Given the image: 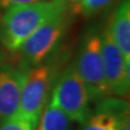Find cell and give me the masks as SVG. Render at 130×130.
Masks as SVG:
<instances>
[{"label": "cell", "instance_id": "cell-1", "mask_svg": "<svg viewBox=\"0 0 130 130\" xmlns=\"http://www.w3.org/2000/svg\"><path fill=\"white\" fill-rule=\"evenodd\" d=\"M70 7L56 0L13 6L0 19V46L9 52H18L23 42L39 26Z\"/></svg>", "mask_w": 130, "mask_h": 130}, {"label": "cell", "instance_id": "cell-2", "mask_svg": "<svg viewBox=\"0 0 130 130\" xmlns=\"http://www.w3.org/2000/svg\"><path fill=\"white\" fill-rule=\"evenodd\" d=\"M71 21L72 13L67 8L39 26L19 49V67L27 71L52 60L65 38Z\"/></svg>", "mask_w": 130, "mask_h": 130}, {"label": "cell", "instance_id": "cell-3", "mask_svg": "<svg viewBox=\"0 0 130 130\" xmlns=\"http://www.w3.org/2000/svg\"><path fill=\"white\" fill-rule=\"evenodd\" d=\"M74 65L78 75L86 85L91 101L99 102L112 95L104 76L101 27L99 25L92 24L84 30Z\"/></svg>", "mask_w": 130, "mask_h": 130}, {"label": "cell", "instance_id": "cell-4", "mask_svg": "<svg viewBox=\"0 0 130 130\" xmlns=\"http://www.w3.org/2000/svg\"><path fill=\"white\" fill-rule=\"evenodd\" d=\"M50 101L59 106L71 120L81 124L92 112L87 87L78 75L74 62L67 65L56 77Z\"/></svg>", "mask_w": 130, "mask_h": 130}, {"label": "cell", "instance_id": "cell-5", "mask_svg": "<svg viewBox=\"0 0 130 130\" xmlns=\"http://www.w3.org/2000/svg\"><path fill=\"white\" fill-rule=\"evenodd\" d=\"M56 63L50 60L26 71L20 111L36 124H39L40 115L48 103L56 78Z\"/></svg>", "mask_w": 130, "mask_h": 130}, {"label": "cell", "instance_id": "cell-6", "mask_svg": "<svg viewBox=\"0 0 130 130\" xmlns=\"http://www.w3.org/2000/svg\"><path fill=\"white\" fill-rule=\"evenodd\" d=\"M101 48L104 76L111 94L125 98L128 95L130 85V61H126L120 49L114 41L106 25L101 29Z\"/></svg>", "mask_w": 130, "mask_h": 130}, {"label": "cell", "instance_id": "cell-7", "mask_svg": "<svg viewBox=\"0 0 130 130\" xmlns=\"http://www.w3.org/2000/svg\"><path fill=\"white\" fill-rule=\"evenodd\" d=\"M25 75L21 67L0 64V121L19 112Z\"/></svg>", "mask_w": 130, "mask_h": 130}, {"label": "cell", "instance_id": "cell-8", "mask_svg": "<svg viewBox=\"0 0 130 130\" xmlns=\"http://www.w3.org/2000/svg\"><path fill=\"white\" fill-rule=\"evenodd\" d=\"M114 41L126 61H130V1L123 0L114 10L107 23Z\"/></svg>", "mask_w": 130, "mask_h": 130}, {"label": "cell", "instance_id": "cell-9", "mask_svg": "<svg viewBox=\"0 0 130 130\" xmlns=\"http://www.w3.org/2000/svg\"><path fill=\"white\" fill-rule=\"evenodd\" d=\"M130 119H120L112 113L95 107L88 118L81 123L79 130H129Z\"/></svg>", "mask_w": 130, "mask_h": 130}, {"label": "cell", "instance_id": "cell-10", "mask_svg": "<svg viewBox=\"0 0 130 130\" xmlns=\"http://www.w3.org/2000/svg\"><path fill=\"white\" fill-rule=\"evenodd\" d=\"M72 120L59 106L49 101L40 115V130H71Z\"/></svg>", "mask_w": 130, "mask_h": 130}, {"label": "cell", "instance_id": "cell-11", "mask_svg": "<svg viewBox=\"0 0 130 130\" xmlns=\"http://www.w3.org/2000/svg\"><path fill=\"white\" fill-rule=\"evenodd\" d=\"M115 0H79L72 5L71 13L78 14L85 18H90L105 9Z\"/></svg>", "mask_w": 130, "mask_h": 130}, {"label": "cell", "instance_id": "cell-12", "mask_svg": "<svg viewBox=\"0 0 130 130\" xmlns=\"http://www.w3.org/2000/svg\"><path fill=\"white\" fill-rule=\"evenodd\" d=\"M38 124L27 118L20 109L9 118L0 121V130H36Z\"/></svg>", "mask_w": 130, "mask_h": 130}, {"label": "cell", "instance_id": "cell-13", "mask_svg": "<svg viewBox=\"0 0 130 130\" xmlns=\"http://www.w3.org/2000/svg\"><path fill=\"white\" fill-rule=\"evenodd\" d=\"M41 1H47V0H0V11L7 10L13 6L28 5V3L41 2Z\"/></svg>", "mask_w": 130, "mask_h": 130}, {"label": "cell", "instance_id": "cell-14", "mask_svg": "<svg viewBox=\"0 0 130 130\" xmlns=\"http://www.w3.org/2000/svg\"><path fill=\"white\" fill-rule=\"evenodd\" d=\"M7 58V54H6V51L1 46H0V64H2L3 62L6 61Z\"/></svg>", "mask_w": 130, "mask_h": 130}, {"label": "cell", "instance_id": "cell-15", "mask_svg": "<svg viewBox=\"0 0 130 130\" xmlns=\"http://www.w3.org/2000/svg\"><path fill=\"white\" fill-rule=\"evenodd\" d=\"M56 1H60V2H64V3H66V5H73V3H75V2H78L79 0H56Z\"/></svg>", "mask_w": 130, "mask_h": 130}, {"label": "cell", "instance_id": "cell-16", "mask_svg": "<svg viewBox=\"0 0 130 130\" xmlns=\"http://www.w3.org/2000/svg\"><path fill=\"white\" fill-rule=\"evenodd\" d=\"M36 130H40V127H39V125H38V127H37V129Z\"/></svg>", "mask_w": 130, "mask_h": 130}]
</instances>
